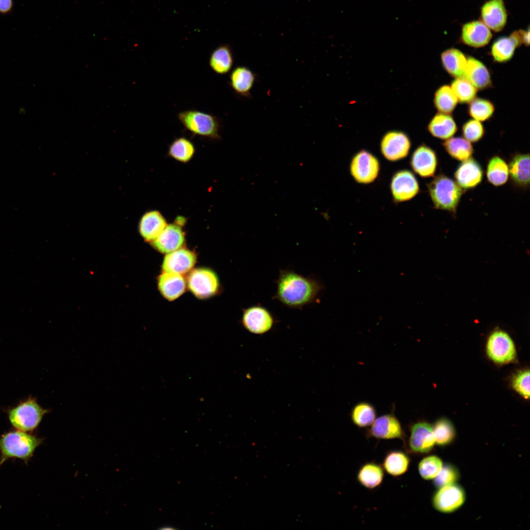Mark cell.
Masks as SVG:
<instances>
[{
  "label": "cell",
  "instance_id": "cell-1",
  "mask_svg": "<svg viewBox=\"0 0 530 530\" xmlns=\"http://www.w3.org/2000/svg\"><path fill=\"white\" fill-rule=\"evenodd\" d=\"M275 283L273 298L292 309H301L314 303L324 288L314 276H305L290 269H280Z\"/></svg>",
  "mask_w": 530,
  "mask_h": 530
},
{
  "label": "cell",
  "instance_id": "cell-2",
  "mask_svg": "<svg viewBox=\"0 0 530 530\" xmlns=\"http://www.w3.org/2000/svg\"><path fill=\"white\" fill-rule=\"evenodd\" d=\"M43 439L18 430L11 431L0 437V466L11 458H17L28 463Z\"/></svg>",
  "mask_w": 530,
  "mask_h": 530
},
{
  "label": "cell",
  "instance_id": "cell-3",
  "mask_svg": "<svg viewBox=\"0 0 530 530\" xmlns=\"http://www.w3.org/2000/svg\"><path fill=\"white\" fill-rule=\"evenodd\" d=\"M177 118L185 129L194 135L220 139L221 122L216 116L196 109L181 111Z\"/></svg>",
  "mask_w": 530,
  "mask_h": 530
},
{
  "label": "cell",
  "instance_id": "cell-4",
  "mask_svg": "<svg viewBox=\"0 0 530 530\" xmlns=\"http://www.w3.org/2000/svg\"><path fill=\"white\" fill-rule=\"evenodd\" d=\"M429 196L436 209L454 212L462 196V188L443 174L436 176L427 186Z\"/></svg>",
  "mask_w": 530,
  "mask_h": 530
},
{
  "label": "cell",
  "instance_id": "cell-5",
  "mask_svg": "<svg viewBox=\"0 0 530 530\" xmlns=\"http://www.w3.org/2000/svg\"><path fill=\"white\" fill-rule=\"evenodd\" d=\"M47 412L35 399L29 398L9 410L8 419L18 430L30 432L37 428Z\"/></svg>",
  "mask_w": 530,
  "mask_h": 530
},
{
  "label": "cell",
  "instance_id": "cell-6",
  "mask_svg": "<svg viewBox=\"0 0 530 530\" xmlns=\"http://www.w3.org/2000/svg\"><path fill=\"white\" fill-rule=\"evenodd\" d=\"M380 170L378 159L368 150H360L350 160V174L358 184L368 185L373 183L377 178Z\"/></svg>",
  "mask_w": 530,
  "mask_h": 530
},
{
  "label": "cell",
  "instance_id": "cell-7",
  "mask_svg": "<svg viewBox=\"0 0 530 530\" xmlns=\"http://www.w3.org/2000/svg\"><path fill=\"white\" fill-rule=\"evenodd\" d=\"M488 357L494 362L504 364L514 360L516 350L510 336L502 330H496L488 337L486 344Z\"/></svg>",
  "mask_w": 530,
  "mask_h": 530
},
{
  "label": "cell",
  "instance_id": "cell-8",
  "mask_svg": "<svg viewBox=\"0 0 530 530\" xmlns=\"http://www.w3.org/2000/svg\"><path fill=\"white\" fill-rule=\"evenodd\" d=\"M241 322L245 329L249 332L262 335L272 328L275 318L266 307L255 305L243 310Z\"/></svg>",
  "mask_w": 530,
  "mask_h": 530
},
{
  "label": "cell",
  "instance_id": "cell-9",
  "mask_svg": "<svg viewBox=\"0 0 530 530\" xmlns=\"http://www.w3.org/2000/svg\"><path fill=\"white\" fill-rule=\"evenodd\" d=\"M411 146V141L407 134L400 131H391L381 138L380 149L386 159L395 162L407 157Z\"/></svg>",
  "mask_w": 530,
  "mask_h": 530
},
{
  "label": "cell",
  "instance_id": "cell-10",
  "mask_svg": "<svg viewBox=\"0 0 530 530\" xmlns=\"http://www.w3.org/2000/svg\"><path fill=\"white\" fill-rule=\"evenodd\" d=\"M189 290L197 298L204 299L215 294L219 289V280L215 273L207 268L192 270L187 278Z\"/></svg>",
  "mask_w": 530,
  "mask_h": 530
},
{
  "label": "cell",
  "instance_id": "cell-11",
  "mask_svg": "<svg viewBox=\"0 0 530 530\" xmlns=\"http://www.w3.org/2000/svg\"><path fill=\"white\" fill-rule=\"evenodd\" d=\"M393 201L396 203L410 200L420 190L419 184L414 173L408 169H401L393 175L390 185Z\"/></svg>",
  "mask_w": 530,
  "mask_h": 530
},
{
  "label": "cell",
  "instance_id": "cell-12",
  "mask_svg": "<svg viewBox=\"0 0 530 530\" xmlns=\"http://www.w3.org/2000/svg\"><path fill=\"white\" fill-rule=\"evenodd\" d=\"M186 220L183 216L176 218L173 223L167 224L160 234L151 243L158 251L169 253L181 248L185 242L183 229Z\"/></svg>",
  "mask_w": 530,
  "mask_h": 530
},
{
  "label": "cell",
  "instance_id": "cell-13",
  "mask_svg": "<svg viewBox=\"0 0 530 530\" xmlns=\"http://www.w3.org/2000/svg\"><path fill=\"white\" fill-rule=\"evenodd\" d=\"M466 499L462 487L453 484L439 488L432 497L433 507L443 513H451L459 508Z\"/></svg>",
  "mask_w": 530,
  "mask_h": 530
},
{
  "label": "cell",
  "instance_id": "cell-14",
  "mask_svg": "<svg viewBox=\"0 0 530 530\" xmlns=\"http://www.w3.org/2000/svg\"><path fill=\"white\" fill-rule=\"evenodd\" d=\"M435 152L429 146L422 144L413 152L410 164L413 171L422 178L434 176L437 166Z\"/></svg>",
  "mask_w": 530,
  "mask_h": 530
},
{
  "label": "cell",
  "instance_id": "cell-15",
  "mask_svg": "<svg viewBox=\"0 0 530 530\" xmlns=\"http://www.w3.org/2000/svg\"><path fill=\"white\" fill-rule=\"evenodd\" d=\"M435 444L433 426L430 424L422 421L412 425L408 441L411 451L416 453H427Z\"/></svg>",
  "mask_w": 530,
  "mask_h": 530
},
{
  "label": "cell",
  "instance_id": "cell-16",
  "mask_svg": "<svg viewBox=\"0 0 530 530\" xmlns=\"http://www.w3.org/2000/svg\"><path fill=\"white\" fill-rule=\"evenodd\" d=\"M507 17L504 0H489L481 7V21L495 32H498L504 29L507 23Z\"/></svg>",
  "mask_w": 530,
  "mask_h": 530
},
{
  "label": "cell",
  "instance_id": "cell-17",
  "mask_svg": "<svg viewBox=\"0 0 530 530\" xmlns=\"http://www.w3.org/2000/svg\"><path fill=\"white\" fill-rule=\"evenodd\" d=\"M522 44L520 29L514 31L508 36L500 37L493 42L491 47V55L495 62L506 63L512 58L516 49Z\"/></svg>",
  "mask_w": 530,
  "mask_h": 530
},
{
  "label": "cell",
  "instance_id": "cell-18",
  "mask_svg": "<svg viewBox=\"0 0 530 530\" xmlns=\"http://www.w3.org/2000/svg\"><path fill=\"white\" fill-rule=\"evenodd\" d=\"M491 30L481 21H472L464 24L461 28V42L475 48L485 46L492 38Z\"/></svg>",
  "mask_w": 530,
  "mask_h": 530
},
{
  "label": "cell",
  "instance_id": "cell-19",
  "mask_svg": "<svg viewBox=\"0 0 530 530\" xmlns=\"http://www.w3.org/2000/svg\"><path fill=\"white\" fill-rule=\"evenodd\" d=\"M369 433L371 437L381 439H402L403 437L401 424L393 414H385L375 419Z\"/></svg>",
  "mask_w": 530,
  "mask_h": 530
},
{
  "label": "cell",
  "instance_id": "cell-20",
  "mask_svg": "<svg viewBox=\"0 0 530 530\" xmlns=\"http://www.w3.org/2000/svg\"><path fill=\"white\" fill-rule=\"evenodd\" d=\"M195 262L196 256L193 252L181 248L166 255L162 268L164 272L182 275L191 270Z\"/></svg>",
  "mask_w": 530,
  "mask_h": 530
},
{
  "label": "cell",
  "instance_id": "cell-21",
  "mask_svg": "<svg viewBox=\"0 0 530 530\" xmlns=\"http://www.w3.org/2000/svg\"><path fill=\"white\" fill-rule=\"evenodd\" d=\"M256 79L257 75L250 68L237 66L230 74L228 83L237 95L248 98Z\"/></svg>",
  "mask_w": 530,
  "mask_h": 530
},
{
  "label": "cell",
  "instance_id": "cell-22",
  "mask_svg": "<svg viewBox=\"0 0 530 530\" xmlns=\"http://www.w3.org/2000/svg\"><path fill=\"white\" fill-rule=\"evenodd\" d=\"M478 90H484L493 86L490 71L480 60L471 56L467 57L464 76Z\"/></svg>",
  "mask_w": 530,
  "mask_h": 530
},
{
  "label": "cell",
  "instance_id": "cell-23",
  "mask_svg": "<svg viewBox=\"0 0 530 530\" xmlns=\"http://www.w3.org/2000/svg\"><path fill=\"white\" fill-rule=\"evenodd\" d=\"M483 170L479 163L470 158L463 161L457 168L454 178L456 182L464 189H470L479 185L483 178Z\"/></svg>",
  "mask_w": 530,
  "mask_h": 530
},
{
  "label": "cell",
  "instance_id": "cell-24",
  "mask_svg": "<svg viewBox=\"0 0 530 530\" xmlns=\"http://www.w3.org/2000/svg\"><path fill=\"white\" fill-rule=\"evenodd\" d=\"M167 224L166 218L159 211L151 210L146 212L141 217L138 230L145 241L152 242L160 234Z\"/></svg>",
  "mask_w": 530,
  "mask_h": 530
},
{
  "label": "cell",
  "instance_id": "cell-25",
  "mask_svg": "<svg viewBox=\"0 0 530 530\" xmlns=\"http://www.w3.org/2000/svg\"><path fill=\"white\" fill-rule=\"evenodd\" d=\"M457 130L456 123L451 114L438 112L427 125V130L431 135L442 140L452 137Z\"/></svg>",
  "mask_w": 530,
  "mask_h": 530
},
{
  "label": "cell",
  "instance_id": "cell-26",
  "mask_svg": "<svg viewBox=\"0 0 530 530\" xmlns=\"http://www.w3.org/2000/svg\"><path fill=\"white\" fill-rule=\"evenodd\" d=\"M440 59L444 69L451 77H464L467 56L460 50L454 48L446 49L441 53Z\"/></svg>",
  "mask_w": 530,
  "mask_h": 530
},
{
  "label": "cell",
  "instance_id": "cell-27",
  "mask_svg": "<svg viewBox=\"0 0 530 530\" xmlns=\"http://www.w3.org/2000/svg\"><path fill=\"white\" fill-rule=\"evenodd\" d=\"M158 288L164 298L174 300L180 296L185 292L186 281L182 275L164 272L158 279Z\"/></svg>",
  "mask_w": 530,
  "mask_h": 530
},
{
  "label": "cell",
  "instance_id": "cell-28",
  "mask_svg": "<svg viewBox=\"0 0 530 530\" xmlns=\"http://www.w3.org/2000/svg\"><path fill=\"white\" fill-rule=\"evenodd\" d=\"M234 58L231 47L222 44L215 48L211 53L209 65L217 75H226L232 69Z\"/></svg>",
  "mask_w": 530,
  "mask_h": 530
},
{
  "label": "cell",
  "instance_id": "cell-29",
  "mask_svg": "<svg viewBox=\"0 0 530 530\" xmlns=\"http://www.w3.org/2000/svg\"><path fill=\"white\" fill-rule=\"evenodd\" d=\"M509 174L514 183L526 187L530 184V155L517 154L508 165Z\"/></svg>",
  "mask_w": 530,
  "mask_h": 530
},
{
  "label": "cell",
  "instance_id": "cell-30",
  "mask_svg": "<svg viewBox=\"0 0 530 530\" xmlns=\"http://www.w3.org/2000/svg\"><path fill=\"white\" fill-rule=\"evenodd\" d=\"M195 151V146L193 142L182 136L175 138L170 144L168 155L177 161L187 163L193 158Z\"/></svg>",
  "mask_w": 530,
  "mask_h": 530
},
{
  "label": "cell",
  "instance_id": "cell-31",
  "mask_svg": "<svg viewBox=\"0 0 530 530\" xmlns=\"http://www.w3.org/2000/svg\"><path fill=\"white\" fill-rule=\"evenodd\" d=\"M458 103L456 96L449 85L440 86L434 94L433 104L438 112L451 114Z\"/></svg>",
  "mask_w": 530,
  "mask_h": 530
},
{
  "label": "cell",
  "instance_id": "cell-32",
  "mask_svg": "<svg viewBox=\"0 0 530 530\" xmlns=\"http://www.w3.org/2000/svg\"><path fill=\"white\" fill-rule=\"evenodd\" d=\"M486 176L492 185L496 186L503 185L508 179V165L502 158L495 156L488 162Z\"/></svg>",
  "mask_w": 530,
  "mask_h": 530
},
{
  "label": "cell",
  "instance_id": "cell-33",
  "mask_svg": "<svg viewBox=\"0 0 530 530\" xmlns=\"http://www.w3.org/2000/svg\"><path fill=\"white\" fill-rule=\"evenodd\" d=\"M447 152L453 158L464 161L470 158L474 149L471 142L462 137H451L442 143Z\"/></svg>",
  "mask_w": 530,
  "mask_h": 530
},
{
  "label": "cell",
  "instance_id": "cell-34",
  "mask_svg": "<svg viewBox=\"0 0 530 530\" xmlns=\"http://www.w3.org/2000/svg\"><path fill=\"white\" fill-rule=\"evenodd\" d=\"M384 472L382 467L374 463H368L361 467L357 474L358 481L364 487L374 489L382 482Z\"/></svg>",
  "mask_w": 530,
  "mask_h": 530
},
{
  "label": "cell",
  "instance_id": "cell-35",
  "mask_svg": "<svg viewBox=\"0 0 530 530\" xmlns=\"http://www.w3.org/2000/svg\"><path fill=\"white\" fill-rule=\"evenodd\" d=\"M410 458L401 451L394 450L389 452L383 461V467L386 472L393 477L403 475L408 470Z\"/></svg>",
  "mask_w": 530,
  "mask_h": 530
},
{
  "label": "cell",
  "instance_id": "cell-36",
  "mask_svg": "<svg viewBox=\"0 0 530 530\" xmlns=\"http://www.w3.org/2000/svg\"><path fill=\"white\" fill-rule=\"evenodd\" d=\"M468 104L467 111L469 115L472 119L480 122L490 119L495 110L494 104L483 98L476 97Z\"/></svg>",
  "mask_w": 530,
  "mask_h": 530
},
{
  "label": "cell",
  "instance_id": "cell-37",
  "mask_svg": "<svg viewBox=\"0 0 530 530\" xmlns=\"http://www.w3.org/2000/svg\"><path fill=\"white\" fill-rule=\"evenodd\" d=\"M375 417V408L367 402H361L357 404L351 413L353 423L359 427H366L371 425Z\"/></svg>",
  "mask_w": 530,
  "mask_h": 530
},
{
  "label": "cell",
  "instance_id": "cell-38",
  "mask_svg": "<svg viewBox=\"0 0 530 530\" xmlns=\"http://www.w3.org/2000/svg\"><path fill=\"white\" fill-rule=\"evenodd\" d=\"M450 87L460 103L469 104L477 97L478 90L464 77L454 78Z\"/></svg>",
  "mask_w": 530,
  "mask_h": 530
},
{
  "label": "cell",
  "instance_id": "cell-39",
  "mask_svg": "<svg viewBox=\"0 0 530 530\" xmlns=\"http://www.w3.org/2000/svg\"><path fill=\"white\" fill-rule=\"evenodd\" d=\"M433 433L436 443L440 446H445L451 443L455 436L454 427L451 422L443 418L436 422L433 426Z\"/></svg>",
  "mask_w": 530,
  "mask_h": 530
},
{
  "label": "cell",
  "instance_id": "cell-40",
  "mask_svg": "<svg viewBox=\"0 0 530 530\" xmlns=\"http://www.w3.org/2000/svg\"><path fill=\"white\" fill-rule=\"evenodd\" d=\"M443 466V462L439 457L430 455L424 458L420 462L418 471L423 478L430 480L438 475Z\"/></svg>",
  "mask_w": 530,
  "mask_h": 530
},
{
  "label": "cell",
  "instance_id": "cell-41",
  "mask_svg": "<svg viewBox=\"0 0 530 530\" xmlns=\"http://www.w3.org/2000/svg\"><path fill=\"white\" fill-rule=\"evenodd\" d=\"M461 132L463 137L470 142L476 143L482 138L485 130L481 122L471 119L463 124Z\"/></svg>",
  "mask_w": 530,
  "mask_h": 530
},
{
  "label": "cell",
  "instance_id": "cell-42",
  "mask_svg": "<svg viewBox=\"0 0 530 530\" xmlns=\"http://www.w3.org/2000/svg\"><path fill=\"white\" fill-rule=\"evenodd\" d=\"M459 473L456 468L450 464L443 466L438 475L434 478V484L440 488L455 484L459 479Z\"/></svg>",
  "mask_w": 530,
  "mask_h": 530
},
{
  "label": "cell",
  "instance_id": "cell-43",
  "mask_svg": "<svg viewBox=\"0 0 530 530\" xmlns=\"http://www.w3.org/2000/svg\"><path fill=\"white\" fill-rule=\"evenodd\" d=\"M512 385L515 391L525 399L530 397V371L524 370L518 372L513 377Z\"/></svg>",
  "mask_w": 530,
  "mask_h": 530
},
{
  "label": "cell",
  "instance_id": "cell-44",
  "mask_svg": "<svg viewBox=\"0 0 530 530\" xmlns=\"http://www.w3.org/2000/svg\"><path fill=\"white\" fill-rule=\"evenodd\" d=\"M12 5V0H0V12L5 13L9 11Z\"/></svg>",
  "mask_w": 530,
  "mask_h": 530
},
{
  "label": "cell",
  "instance_id": "cell-45",
  "mask_svg": "<svg viewBox=\"0 0 530 530\" xmlns=\"http://www.w3.org/2000/svg\"><path fill=\"white\" fill-rule=\"evenodd\" d=\"M522 43L525 46L529 47L530 44V30L520 29Z\"/></svg>",
  "mask_w": 530,
  "mask_h": 530
},
{
  "label": "cell",
  "instance_id": "cell-46",
  "mask_svg": "<svg viewBox=\"0 0 530 530\" xmlns=\"http://www.w3.org/2000/svg\"><path fill=\"white\" fill-rule=\"evenodd\" d=\"M160 529H162V530H167H167H171V529H173V528H172L171 526H169V527L168 526H165V527L163 526L162 528H160Z\"/></svg>",
  "mask_w": 530,
  "mask_h": 530
}]
</instances>
